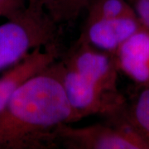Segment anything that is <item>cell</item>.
Returning a JSON list of instances; mask_svg holds the SVG:
<instances>
[{"instance_id":"cell-11","label":"cell","mask_w":149,"mask_h":149,"mask_svg":"<svg viewBox=\"0 0 149 149\" xmlns=\"http://www.w3.org/2000/svg\"><path fill=\"white\" fill-rule=\"evenodd\" d=\"M92 0H45L47 8L59 24L74 21Z\"/></svg>"},{"instance_id":"cell-2","label":"cell","mask_w":149,"mask_h":149,"mask_svg":"<svg viewBox=\"0 0 149 149\" xmlns=\"http://www.w3.org/2000/svg\"><path fill=\"white\" fill-rule=\"evenodd\" d=\"M60 25L45 0H27L20 13L0 25V71L17 64L36 48L61 44Z\"/></svg>"},{"instance_id":"cell-1","label":"cell","mask_w":149,"mask_h":149,"mask_svg":"<svg viewBox=\"0 0 149 149\" xmlns=\"http://www.w3.org/2000/svg\"><path fill=\"white\" fill-rule=\"evenodd\" d=\"M56 61L22 83L0 111V149L56 148L57 128L76 122Z\"/></svg>"},{"instance_id":"cell-7","label":"cell","mask_w":149,"mask_h":149,"mask_svg":"<svg viewBox=\"0 0 149 149\" xmlns=\"http://www.w3.org/2000/svg\"><path fill=\"white\" fill-rule=\"evenodd\" d=\"M62 52L61 44L36 48L17 64L8 68L0 76V111L22 83L55 63Z\"/></svg>"},{"instance_id":"cell-12","label":"cell","mask_w":149,"mask_h":149,"mask_svg":"<svg viewBox=\"0 0 149 149\" xmlns=\"http://www.w3.org/2000/svg\"><path fill=\"white\" fill-rule=\"evenodd\" d=\"M27 5L26 0H0V17L10 19Z\"/></svg>"},{"instance_id":"cell-4","label":"cell","mask_w":149,"mask_h":149,"mask_svg":"<svg viewBox=\"0 0 149 149\" xmlns=\"http://www.w3.org/2000/svg\"><path fill=\"white\" fill-rule=\"evenodd\" d=\"M60 58L56 61L60 80L75 121L95 114L106 118L121 114L127 102V98L121 92L103 91L66 65Z\"/></svg>"},{"instance_id":"cell-10","label":"cell","mask_w":149,"mask_h":149,"mask_svg":"<svg viewBox=\"0 0 149 149\" xmlns=\"http://www.w3.org/2000/svg\"><path fill=\"white\" fill-rule=\"evenodd\" d=\"M85 12V22L137 16L128 0H92Z\"/></svg>"},{"instance_id":"cell-13","label":"cell","mask_w":149,"mask_h":149,"mask_svg":"<svg viewBox=\"0 0 149 149\" xmlns=\"http://www.w3.org/2000/svg\"><path fill=\"white\" fill-rule=\"evenodd\" d=\"M132 4L137 17L148 31H149V0H128Z\"/></svg>"},{"instance_id":"cell-6","label":"cell","mask_w":149,"mask_h":149,"mask_svg":"<svg viewBox=\"0 0 149 149\" xmlns=\"http://www.w3.org/2000/svg\"><path fill=\"white\" fill-rule=\"evenodd\" d=\"M143 27L137 16L85 22L77 41L113 55L126 40Z\"/></svg>"},{"instance_id":"cell-3","label":"cell","mask_w":149,"mask_h":149,"mask_svg":"<svg viewBox=\"0 0 149 149\" xmlns=\"http://www.w3.org/2000/svg\"><path fill=\"white\" fill-rule=\"evenodd\" d=\"M59 146L67 149H149L138 132L121 113L100 123L75 128L70 123L56 129Z\"/></svg>"},{"instance_id":"cell-9","label":"cell","mask_w":149,"mask_h":149,"mask_svg":"<svg viewBox=\"0 0 149 149\" xmlns=\"http://www.w3.org/2000/svg\"><path fill=\"white\" fill-rule=\"evenodd\" d=\"M122 114L149 146V87H137Z\"/></svg>"},{"instance_id":"cell-5","label":"cell","mask_w":149,"mask_h":149,"mask_svg":"<svg viewBox=\"0 0 149 149\" xmlns=\"http://www.w3.org/2000/svg\"><path fill=\"white\" fill-rule=\"evenodd\" d=\"M60 59L103 91L110 93L120 92L118 87L119 70L113 54L76 40L69 50L62 53Z\"/></svg>"},{"instance_id":"cell-8","label":"cell","mask_w":149,"mask_h":149,"mask_svg":"<svg viewBox=\"0 0 149 149\" xmlns=\"http://www.w3.org/2000/svg\"><path fill=\"white\" fill-rule=\"evenodd\" d=\"M113 56L119 72L137 87H149V31L143 27L135 32Z\"/></svg>"}]
</instances>
